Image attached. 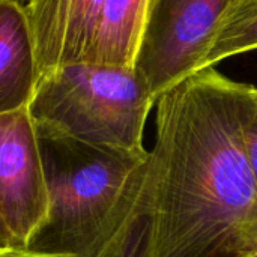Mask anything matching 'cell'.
<instances>
[{"mask_svg": "<svg viewBox=\"0 0 257 257\" xmlns=\"http://www.w3.org/2000/svg\"><path fill=\"white\" fill-rule=\"evenodd\" d=\"M155 108L146 257L257 254V184L245 149L256 87L208 66L161 93Z\"/></svg>", "mask_w": 257, "mask_h": 257, "instance_id": "cell-1", "label": "cell"}, {"mask_svg": "<svg viewBox=\"0 0 257 257\" xmlns=\"http://www.w3.org/2000/svg\"><path fill=\"white\" fill-rule=\"evenodd\" d=\"M36 133L48 206L26 248L57 256L113 257L148 211L149 151L130 154Z\"/></svg>", "mask_w": 257, "mask_h": 257, "instance_id": "cell-2", "label": "cell"}, {"mask_svg": "<svg viewBox=\"0 0 257 257\" xmlns=\"http://www.w3.org/2000/svg\"><path fill=\"white\" fill-rule=\"evenodd\" d=\"M154 105L136 69L78 62L41 74L29 113L36 131L145 154V125Z\"/></svg>", "mask_w": 257, "mask_h": 257, "instance_id": "cell-3", "label": "cell"}, {"mask_svg": "<svg viewBox=\"0 0 257 257\" xmlns=\"http://www.w3.org/2000/svg\"><path fill=\"white\" fill-rule=\"evenodd\" d=\"M239 0H151L136 71L157 99L205 68L221 21Z\"/></svg>", "mask_w": 257, "mask_h": 257, "instance_id": "cell-4", "label": "cell"}, {"mask_svg": "<svg viewBox=\"0 0 257 257\" xmlns=\"http://www.w3.org/2000/svg\"><path fill=\"white\" fill-rule=\"evenodd\" d=\"M47 185L38 133L29 107L0 114V218L26 248L47 215Z\"/></svg>", "mask_w": 257, "mask_h": 257, "instance_id": "cell-5", "label": "cell"}, {"mask_svg": "<svg viewBox=\"0 0 257 257\" xmlns=\"http://www.w3.org/2000/svg\"><path fill=\"white\" fill-rule=\"evenodd\" d=\"M105 0H32L24 9L39 72L86 62Z\"/></svg>", "mask_w": 257, "mask_h": 257, "instance_id": "cell-6", "label": "cell"}, {"mask_svg": "<svg viewBox=\"0 0 257 257\" xmlns=\"http://www.w3.org/2000/svg\"><path fill=\"white\" fill-rule=\"evenodd\" d=\"M39 77L24 6L0 0V114L29 107Z\"/></svg>", "mask_w": 257, "mask_h": 257, "instance_id": "cell-7", "label": "cell"}, {"mask_svg": "<svg viewBox=\"0 0 257 257\" xmlns=\"http://www.w3.org/2000/svg\"><path fill=\"white\" fill-rule=\"evenodd\" d=\"M151 0H105L86 62L134 69Z\"/></svg>", "mask_w": 257, "mask_h": 257, "instance_id": "cell-8", "label": "cell"}, {"mask_svg": "<svg viewBox=\"0 0 257 257\" xmlns=\"http://www.w3.org/2000/svg\"><path fill=\"white\" fill-rule=\"evenodd\" d=\"M257 50V0H239L221 21L205 68Z\"/></svg>", "mask_w": 257, "mask_h": 257, "instance_id": "cell-9", "label": "cell"}, {"mask_svg": "<svg viewBox=\"0 0 257 257\" xmlns=\"http://www.w3.org/2000/svg\"><path fill=\"white\" fill-rule=\"evenodd\" d=\"M146 236H148V220L146 214L134 224L119 250L113 257H146Z\"/></svg>", "mask_w": 257, "mask_h": 257, "instance_id": "cell-10", "label": "cell"}, {"mask_svg": "<svg viewBox=\"0 0 257 257\" xmlns=\"http://www.w3.org/2000/svg\"><path fill=\"white\" fill-rule=\"evenodd\" d=\"M245 149L247 157L250 161V167L257 184V87H256V108L253 113V117L248 123L247 133H245Z\"/></svg>", "mask_w": 257, "mask_h": 257, "instance_id": "cell-11", "label": "cell"}, {"mask_svg": "<svg viewBox=\"0 0 257 257\" xmlns=\"http://www.w3.org/2000/svg\"><path fill=\"white\" fill-rule=\"evenodd\" d=\"M0 257H72V256H57V254H42L35 253L27 248L20 247H9V248H0Z\"/></svg>", "mask_w": 257, "mask_h": 257, "instance_id": "cell-12", "label": "cell"}, {"mask_svg": "<svg viewBox=\"0 0 257 257\" xmlns=\"http://www.w3.org/2000/svg\"><path fill=\"white\" fill-rule=\"evenodd\" d=\"M9 247H17L9 230L6 229V226L3 224L2 218H0V248H9Z\"/></svg>", "mask_w": 257, "mask_h": 257, "instance_id": "cell-13", "label": "cell"}, {"mask_svg": "<svg viewBox=\"0 0 257 257\" xmlns=\"http://www.w3.org/2000/svg\"><path fill=\"white\" fill-rule=\"evenodd\" d=\"M9 2H14V3H18V5H21V6H27L32 0H9Z\"/></svg>", "mask_w": 257, "mask_h": 257, "instance_id": "cell-14", "label": "cell"}, {"mask_svg": "<svg viewBox=\"0 0 257 257\" xmlns=\"http://www.w3.org/2000/svg\"><path fill=\"white\" fill-rule=\"evenodd\" d=\"M248 257H257V254H251V256H248Z\"/></svg>", "mask_w": 257, "mask_h": 257, "instance_id": "cell-15", "label": "cell"}]
</instances>
